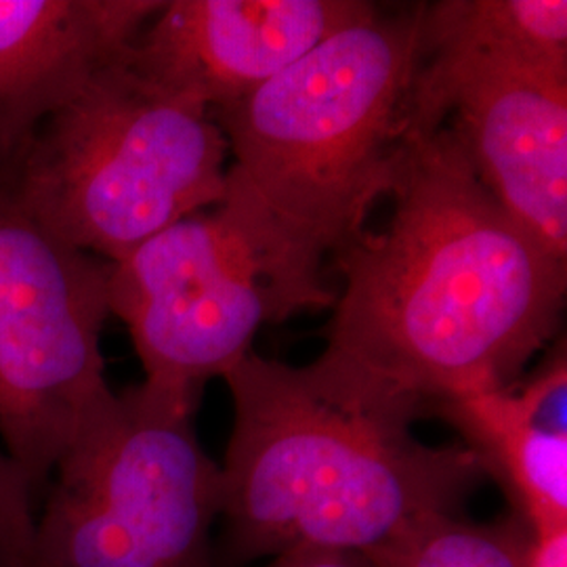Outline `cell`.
Instances as JSON below:
<instances>
[{
  "instance_id": "obj_11",
  "label": "cell",
  "mask_w": 567,
  "mask_h": 567,
  "mask_svg": "<svg viewBox=\"0 0 567 567\" xmlns=\"http://www.w3.org/2000/svg\"><path fill=\"white\" fill-rule=\"evenodd\" d=\"M431 412L458 431L486 477L529 529L567 526L566 341L513 385L450 400Z\"/></svg>"
},
{
  "instance_id": "obj_15",
  "label": "cell",
  "mask_w": 567,
  "mask_h": 567,
  "mask_svg": "<svg viewBox=\"0 0 567 567\" xmlns=\"http://www.w3.org/2000/svg\"><path fill=\"white\" fill-rule=\"evenodd\" d=\"M265 567H377L365 553L330 548H292L271 557Z\"/></svg>"
},
{
  "instance_id": "obj_8",
  "label": "cell",
  "mask_w": 567,
  "mask_h": 567,
  "mask_svg": "<svg viewBox=\"0 0 567 567\" xmlns=\"http://www.w3.org/2000/svg\"><path fill=\"white\" fill-rule=\"evenodd\" d=\"M110 274L0 183V447L34 496L114 395L102 351Z\"/></svg>"
},
{
  "instance_id": "obj_6",
  "label": "cell",
  "mask_w": 567,
  "mask_h": 567,
  "mask_svg": "<svg viewBox=\"0 0 567 567\" xmlns=\"http://www.w3.org/2000/svg\"><path fill=\"white\" fill-rule=\"evenodd\" d=\"M198 405L114 391L51 475L32 567H219L221 466L198 442Z\"/></svg>"
},
{
  "instance_id": "obj_4",
  "label": "cell",
  "mask_w": 567,
  "mask_h": 567,
  "mask_svg": "<svg viewBox=\"0 0 567 567\" xmlns=\"http://www.w3.org/2000/svg\"><path fill=\"white\" fill-rule=\"evenodd\" d=\"M442 126L508 215L567 261V2L425 4L402 143Z\"/></svg>"
},
{
  "instance_id": "obj_1",
  "label": "cell",
  "mask_w": 567,
  "mask_h": 567,
  "mask_svg": "<svg viewBox=\"0 0 567 567\" xmlns=\"http://www.w3.org/2000/svg\"><path fill=\"white\" fill-rule=\"evenodd\" d=\"M389 196L385 227L334 252L328 347L429 412L519 381L557 334L567 261L496 203L446 126L402 143Z\"/></svg>"
},
{
  "instance_id": "obj_9",
  "label": "cell",
  "mask_w": 567,
  "mask_h": 567,
  "mask_svg": "<svg viewBox=\"0 0 567 567\" xmlns=\"http://www.w3.org/2000/svg\"><path fill=\"white\" fill-rule=\"evenodd\" d=\"M372 9L362 0H171L131 42L126 61L213 114Z\"/></svg>"
},
{
  "instance_id": "obj_12",
  "label": "cell",
  "mask_w": 567,
  "mask_h": 567,
  "mask_svg": "<svg viewBox=\"0 0 567 567\" xmlns=\"http://www.w3.org/2000/svg\"><path fill=\"white\" fill-rule=\"evenodd\" d=\"M526 524L508 517L494 526L440 515L365 553L377 567H522Z\"/></svg>"
},
{
  "instance_id": "obj_7",
  "label": "cell",
  "mask_w": 567,
  "mask_h": 567,
  "mask_svg": "<svg viewBox=\"0 0 567 567\" xmlns=\"http://www.w3.org/2000/svg\"><path fill=\"white\" fill-rule=\"evenodd\" d=\"M334 301L322 265L225 203L166 227L110 274V313L131 334L143 383L196 404L252 351L261 326Z\"/></svg>"
},
{
  "instance_id": "obj_13",
  "label": "cell",
  "mask_w": 567,
  "mask_h": 567,
  "mask_svg": "<svg viewBox=\"0 0 567 567\" xmlns=\"http://www.w3.org/2000/svg\"><path fill=\"white\" fill-rule=\"evenodd\" d=\"M34 492L0 447V567H32Z\"/></svg>"
},
{
  "instance_id": "obj_10",
  "label": "cell",
  "mask_w": 567,
  "mask_h": 567,
  "mask_svg": "<svg viewBox=\"0 0 567 567\" xmlns=\"http://www.w3.org/2000/svg\"><path fill=\"white\" fill-rule=\"evenodd\" d=\"M163 0H0V183L44 122L140 37Z\"/></svg>"
},
{
  "instance_id": "obj_2",
  "label": "cell",
  "mask_w": 567,
  "mask_h": 567,
  "mask_svg": "<svg viewBox=\"0 0 567 567\" xmlns=\"http://www.w3.org/2000/svg\"><path fill=\"white\" fill-rule=\"evenodd\" d=\"M225 383L234 429L219 519L231 566L292 548L372 553L454 515L486 480L468 447L414 435L429 412L419 398L332 347L303 365L250 351Z\"/></svg>"
},
{
  "instance_id": "obj_3",
  "label": "cell",
  "mask_w": 567,
  "mask_h": 567,
  "mask_svg": "<svg viewBox=\"0 0 567 567\" xmlns=\"http://www.w3.org/2000/svg\"><path fill=\"white\" fill-rule=\"evenodd\" d=\"M423 4L374 9L252 95L213 112L229 143L224 203L324 264L393 189Z\"/></svg>"
},
{
  "instance_id": "obj_14",
  "label": "cell",
  "mask_w": 567,
  "mask_h": 567,
  "mask_svg": "<svg viewBox=\"0 0 567 567\" xmlns=\"http://www.w3.org/2000/svg\"><path fill=\"white\" fill-rule=\"evenodd\" d=\"M522 567H567V526L547 529L526 526Z\"/></svg>"
},
{
  "instance_id": "obj_5",
  "label": "cell",
  "mask_w": 567,
  "mask_h": 567,
  "mask_svg": "<svg viewBox=\"0 0 567 567\" xmlns=\"http://www.w3.org/2000/svg\"><path fill=\"white\" fill-rule=\"evenodd\" d=\"M227 168L213 114L147 81L124 53L42 124L4 185L63 243L118 264L224 203Z\"/></svg>"
}]
</instances>
